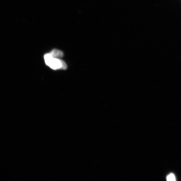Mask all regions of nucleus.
<instances>
[{"label":"nucleus","mask_w":181,"mask_h":181,"mask_svg":"<svg viewBox=\"0 0 181 181\" xmlns=\"http://www.w3.org/2000/svg\"><path fill=\"white\" fill-rule=\"evenodd\" d=\"M44 59L46 65L52 69L65 70L67 68V64L64 61L59 58H53L50 53L44 55Z\"/></svg>","instance_id":"obj_1"},{"label":"nucleus","mask_w":181,"mask_h":181,"mask_svg":"<svg viewBox=\"0 0 181 181\" xmlns=\"http://www.w3.org/2000/svg\"><path fill=\"white\" fill-rule=\"evenodd\" d=\"M50 53L54 58H61L63 57L64 56V53L61 50L56 49L53 50Z\"/></svg>","instance_id":"obj_2"},{"label":"nucleus","mask_w":181,"mask_h":181,"mask_svg":"<svg viewBox=\"0 0 181 181\" xmlns=\"http://www.w3.org/2000/svg\"><path fill=\"white\" fill-rule=\"evenodd\" d=\"M167 180L168 181H174L176 180L174 175L173 174H171L168 175L166 178Z\"/></svg>","instance_id":"obj_3"}]
</instances>
